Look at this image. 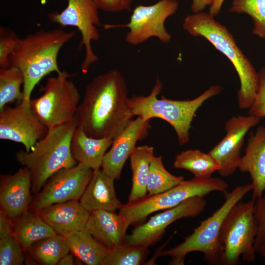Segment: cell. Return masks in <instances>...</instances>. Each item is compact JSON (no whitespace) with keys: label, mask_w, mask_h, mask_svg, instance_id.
<instances>
[{"label":"cell","mask_w":265,"mask_h":265,"mask_svg":"<svg viewBox=\"0 0 265 265\" xmlns=\"http://www.w3.org/2000/svg\"><path fill=\"white\" fill-rule=\"evenodd\" d=\"M24 78L21 70L17 67L10 66L0 69V110L9 103L18 102L20 104L23 99L21 87L24 84Z\"/></svg>","instance_id":"obj_28"},{"label":"cell","mask_w":265,"mask_h":265,"mask_svg":"<svg viewBox=\"0 0 265 265\" xmlns=\"http://www.w3.org/2000/svg\"><path fill=\"white\" fill-rule=\"evenodd\" d=\"M36 212L56 234L64 237L85 230L90 214L79 200L53 204Z\"/></svg>","instance_id":"obj_18"},{"label":"cell","mask_w":265,"mask_h":265,"mask_svg":"<svg viewBox=\"0 0 265 265\" xmlns=\"http://www.w3.org/2000/svg\"><path fill=\"white\" fill-rule=\"evenodd\" d=\"M214 0H192L191 10L194 13H199L208 5H211Z\"/></svg>","instance_id":"obj_38"},{"label":"cell","mask_w":265,"mask_h":265,"mask_svg":"<svg viewBox=\"0 0 265 265\" xmlns=\"http://www.w3.org/2000/svg\"><path fill=\"white\" fill-rule=\"evenodd\" d=\"M48 129L36 117L30 106L19 104L0 110V138L23 144L29 152L47 134Z\"/></svg>","instance_id":"obj_14"},{"label":"cell","mask_w":265,"mask_h":265,"mask_svg":"<svg viewBox=\"0 0 265 265\" xmlns=\"http://www.w3.org/2000/svg\"><path fill=\"white\" fill-rule=\"evenodd\" d=\"M206 206L204 197L190 198L177 206L151 216L146 222L136 227L126 236L125 242L130 245L148 247L153 245L162 237L169 225L182 218L197 216Z\"/></svg>","instance_id":"obj_13"},{"label":"cell","mask_w":265,"mask_h":265,"mask_svg":"<svg viewBox=\"0 0 265 265\" xmlns=\"http://www.w3.org/2000/svg\"><path fill=\"white\" fill-rule=\"evenodd\" d=\"M258 253L261 254V255L265 258V243H264L260 248Z\"/></svg>","instance_id":"obj_41"},{"label":"cell","mask_w":265,"mask_h":265,"mask_svg":"<svg viewBox=\"0 0 265 265\" xmlns=\"http://www.w3.org/2000/svg\"><path fill=\"white\" fill-rule=\"evenodd\" d=\"M149 125V121L137 117L113 138L101 165L105 173L114 180L119 179L124 165L136 147V142L147 136Z\"/></svg>","instance_id":"obj_16"},{"label":"cell","mask_w":265,"mask_h":265,"mask_svg":"<svg viewBox=\"0 0 265 265\" xmlns=\"http://www.w3.org/2000/svg\"><path fill=\"white\" fill-rule=\"evenodd\" d=\"M255 201L254 198L246 202L239 201L226 215L220 233L223 249L220 265H236L240 258L247 262L256 260Z\"/></svg>","instance_id":"obj_8"},{"label":"cell","mask_w":265,"mask_h":265,"mask_svg":"<svg viewBox=\"0 0 265 265\" xmlns=\"http://www.w3.org/2000/svg\"><path fill=\"white\" fill-rule=\"evenodd\" d=\"M129 226L126 217L120 213L99 210L90 213L85 230L110 248L125 241Z\"/></svg>","instance_id":"obj_19"},{"label":"cell","mask_w":265,"mask_h":265,"mask_svg":"<svg viewBox=\"0 0 265 265\" xmlns=\"http://www.w3.org/2000/svg\"><path fill=\"white\" fill-rule=\"evenodd\" d=\"M183 27L193 36L205 38L230 60L240 81V86L238 91V106L243 109L249 108L258 90L259 74L228 29L216 21L210 14L202 12L187 15Z\"/></svg>","instance_id":"obj_3"},{"label":"cell","mask_w":265,"mask_h":265,"mask_svg":"<svg viewBox=\"0 0 265 265\" xmlns=\"http://www.w3.org/2000/svg\"><path fill=\"white\" fill-rule=\"evenodd\" d=\"M251 183L236 187L225 194L222 206L210 217L202 221L192 233L177 246L161 252L160 256H169V265H183L189 253L199 252L204 260L209 265H219L223 249L220 240V233L223 221L230 210L252 190Z\"/></svg>","instance_id":"obj_6"},{"label":"cell","mask_w":265,"mask_h":265,"mask_svg":"<svg viewBox=\"0 0 265 265\" xmlns=\"http://www.w3.org/2000/svg\"><path fill=\"white\" fill-rule=\"evenodd\" d=\"M154 156V148L146 145L136 147L131 154L132 185L128 203L137 201L147 195L148 177Z\"/></svg>","instance_id":"obj_25"},{"label":"cell","mask_w":265,"mask_h":265,"mask_svg":"<svg viewBox=\"0 0 265 265\" xmlns=\"http://www.w3.org/2000/svg\"><path fill=\"white\" fill-rule=\"evenodd\" d=\"M26 252L13 235L0 238V265H21Z\"/></svg>","instance_id":"obj_32"},{"label":"cell","mask_w":265,"mask_h":265,"mask_svg":"<svg viewBox=\"0 0 265 265\" xmlns=\"http://www.w3.org/2000/svg\"><path fill=\"white\" fill-rule=\"evenodd\" d=\"M31 191V176L26 167L13 174L0 175V210L13 220L20 217L29 211Z\"/></svg>","instance_id":"obj_17"},{"label":"cell","mask_w":265,"mask_h":265,"mask_svg":"<svg viewBox=\"0 0 265 265\" xmlns=\"http://www.w3.org/2000/svg\"><path fill=\"white\" fill-rule=\"evenodd\" d=\"M228 187V184L219 178L194 177L189 180H184L163 192L147 194L137 201L123 204L119 213L126 217L130 225H132L142 221L154 212L173 208L194 196L204 197L213 191H219L225 195Z\"/></svg>","instance_id":"obj_7"},{"label":"cell","mask_w":265,"mask_h":265,"mask_svg":"<svg viewBox=\"0 0 265 265\" xmlns=\"http://www.w3.org/2000/svg\"><path fill=\"white\" fill-rule=\"evenodd\" d=\"M70 252L88 265H102L108 248L85 230L71 233L65 237Z\"/></svg>","instance_id":"obj_24"},{"label":"cell","mask_w":265,"mask_h":265,"mask_svg":"<svg viewBox=\"0 0 265 265\" xmlns=\"http://www.w3.org/2000/svg\"><path fill=\"white\" fill-rule=\"evenodd\" d=\"M99 8L93 0H68L66 7L61 12L53 11L48 14L49 22L62 27L72 26L77 28L81 35L78 51L85 49L81 70L84 73L92 64L98 60V56L91 47L93 41H98L100 34L97 28L100 24Z\"/></svg>","instance_id":"obj_11"},{"label":"cell","mask_w":265,"mask_h":265,"mask_svg":"<svg viewBox=\"0 0 265 265\" xmlns=\"http://www.w3.org/2000/svg\"><path fill=\"white\" fill-rule=\"evenodd\" d=\"M162 88L163 84L157 77L149 95H133L130 98L132 111L134 116L144 121L159 118L166 121L174 129L179 144L185 145L189 141V131L196 111L206 100L219 94L222 88L212 85L197 98L183 101L168 99L163 96L159 99L157 96Z\"/></svg>","instance_id":"obj_5"},{"label":"cell","mask_w":265,"mask_h":265,"mask_svg":"<svg viewBox=\"0 0 265 265\" xmlns=\"http://www.w3.org/2000/svg\"><path fill=\"white\" fill-rule=\"evenodd\" d=\"M99 9L109 12L129 10L133 0H93Z\"/></svg>","instance_id":"obj_36"},{"label":"cell","mask_w":265,"mask_h":265,"mask_svg":"<svg viewBox=\"0 0 265 265\" xmlns=\"http://www.w3.org/2000/svg\"><path fill=\"white\" fill-rule=\"evenodd\" d=\"M229 10L249 15L254 22L253 33L265 39V0H234Z\"/></svg>","instance_id":"obj_31"},{"label":"cell","mask_w":265,"mask_h":265,"mask_svg":"<svg viewBox=\"0 0 265 265\" xmlns=\"http://www.w3.org/2000/svg\"><path fill=\"white\" fill-rule=\"evenodd\" d=\"M254 216L257 225L254 246L258 253L265 243V194L256 199Z\"/></svg>","instance_id":"obj_34"},{"label":"cell","mask_w":265,"mask_h":265,"mask_svg":"<svg viewBox=\"0 0 265 265\" xmlns=\"http://www.w3.org/2000/svg\"><path fill=\"white\" fill-rule=\"evenodd\" d=\"M261 119L252 115L238 116H233L226 121V135L209 152L219 165L218 172L221 176H229L238 168L245 134Z\"/></svg>","instance_id":"obj_15"},{"label":"cell","mask_w":265,"mask_h":265,"mask_svg":"<svg viewBox=\"0 0 265 265\" xmlns=\"http://www.w3.org/2000/svg\"><path fill=\"white\" fill-rule=\"evenodd\" d=\"M26 253L40 265H55L70 250L65 238L56 234L35 242Z\"/></svg>","instance_id":"obj_27"},{"label":"cell","mask_w":265,"mask_h":265,"mask_svg":"<svg viewBox=\"0 0 265 265\" xmlns=\"http://www.w3.org/2000/svg\"></svg>","instance_id":"obj_42"},{"label":"cell","mask_w":265,"mask_h":265,"mask_svg":"<svg viewBox=\"0 0 265 265\" xmlns=\"http://www.w3.org/2000/svg\"><path fill=\"white\" fill-rule=\"evenodd\" d=\"M149 253L148 247L133 245L123 242L108 249L102 265H140Z\"/></svg>","instance_id":"obj_30"},{"label":"cell","mask_w":265,"mask_h":265,"mask_svg":"<svg viewBox=\"0 0 265 265\" xmlns=\"http://www.w3.org/2000/svg\"><path fill=\"white\" fill-rule=\"evenodd\" d=\"M20 38L13 30L2 26H0V68H7L10 66V56Z\"/></svg>","instance_id":"obj_33"},{"label":"cell","mask_w":265,"mask_h":265,"mask_svg":"<svg viewBox=\"0 0 265 265\" xmlns=\"http://www.w3.org/2000/svg\"><path fill=\"white\" fill-rule=\"evenodd\" d=\"M184 180L183 176L174 175L165 169L161 156H153L148 177L147 189L148 195H156L163 192Z\"/></svg>","instance_id":"obj_29"},{"label":"cell","mask_w":265,"mask_h":265,"mask_svg":"<svg viewBox=\"0 0 265 265\" xmlns=\"http://www.w3.org/2000/svg\"><path fill=\"white\" fill-rule=\"evenodd\" d=\"M74 264V255L71 252L64 256L57 263L58 265H72Z\"/></svg>","instance_id":"obj_40"},{"label":"cell","mask_w":265,"mask_h":265,"mask_svg":"<svg viewBox=\"0 0 265 265\" xmlns=\"http://www.w3.org/2000/svg\"><path fill=\"white\" fill-rule=\"evenodd\" d=\"M175 169H182L191 172L194 177L207 179L218 170L219 165L209 153L189 149L177 154L173 164Z\"/></svg>","instance_id":"obj_26"},{"label":"cell","mask_w":265,"mask_h":265,"mask_svg":"<svg viewBox=\"0 0 265 265\" xmlns=\"http://www.w3.org/2000/svg\"><path fill=\"white\" fill-rule=\"evenodd\" d=\"M259 74V85L256 96L249 107V115L262 119L265 117V67L262 68Z\"/></svg>","instance_id":"obj_35"},{"label":"cell","mask_w":265,"mask_h":265,"mask_svg":"<svg viewBox=\"0 0 265 265\" xmlns=\"http://www.w3.org/2000/svg\"><path fill=\"white\" fill-rule=\"evenodd\" d=\"M133 117L125 80L118 70L112 69L87 84L75 118L88 136L113 139Z\"/></svg>","instance_id":"obj_1"},{"label":"cell","mask_w":265,"mask_h":265,"mask_svg":"<svg viewBox=\"0 0 265 265\" xmlns=\"http://www.w3.org/2000/svg\"><path fill=\"white\" fill-rule=\"evenodd\" d=\"M13 221L0 210V238L13 235Z\"/></svg>","instance_id":"obj_37"},{"label":"cell","mask_w":265,"mask_h":265,"mask_svg":"<svg viewBox=\"0 0 265 265\" xmlns=\"http://www.w3.org/2000/svg\"><path fill=\"white\" fill-rule=\"evenodd\" d=\"M75 34V31L60 28L41 29L20 38L9 60L10 66L19 68L24 76L22 105L30 106L31 93L44 77L53 72L63 73L57 63L58 53Z\"/></svg>","instance_id":"obj_2"},{"label":"cell","mask_w":265,"mask_h":265,"mask_svg":"<svg viewBox=\"0 0 265 265\" xmlns=\"http://www.w3.org/2000/svg\"><path fill=\"white\" fill-rule=\"evenodd\" d=\"M13 221V235L26 253L35 242L56 234L36 212L28 211Z\"/></svg>","instance_id":"obj_23"},{"label":"cell","mask_w":265,"mask_h":265,"mask_svg":"<svg viewBox=\"0 0 265 265\" xmlns=\"http://www.w3.org/2000/svg\"><path fill=\"white\" fill-rule=\"evenodd\" d=\"M238 169L250 175L252 198L262 196L265 191V126L259 127L250 136Z\"/></svg>","instance_id":"obj_21"},{"label":"cell","mask_w":265,"mask_h":265,"mask_svg":"<svg viewBox=\"0 0 265 265\" xmlns=\"http://www.w3.org/2000/svg\"><path fill=\"white\" fill-rule=\"evenodd\" d=\"M113 139L94 138L88 136L77 127L71 142L72 155L78 163L93 170L101 168L103 158L110 147Z\"/></svg>","instance_id":"obj_22"},{"label":"cell","mask_w":265,"mask_h":265,"mask_svg":"<svg viewBox=\"0 0 265 265\" xmlns=\"http://www.w3.org/2000/svg\"><path fill=\"white\" fill-rule=\"evenodd\" d=\"M77 124L71 121L48 129L29 152L16 153L17 161L29 171L31 192L36 195L47 180L58 170L74 166L78 162L71 151V142Z\"/></svg>","instance_id":"obj_4"},{"label":"cell","mask_w":265,"mask_h":265,"mask_svg":"<svg viewBox=\"0 0 265 265\" xmlns=\"http://www.w3.org/2000/svg\"><path fill=\"white\" fill-rule=\"evenodd\" d=\"M114 179L100 168L92 176L79 201L88 212L99 210L115 212L122 205L114 188Z\"/></svg>","instance_id":"obj_20"},{"label":"cell","mask_w":265,"mask_h":265,"mask_svg":"<svg viewBox=\"0 0 265 265\" xmlns=\"http://www.w3.org/2000/svg\"><path fill=\"white\" fill-rule=\"evenodd\" d=\"M65 71L48 78L40 97L31 99L30 106L48 129L67 123L75 116L80 100L79 90Z\"/></svg>","instance_id":"obj_9"},{"label":"cell","mask_w":265,"mask_h":265,"mask_svg":"<svg viewBox=\"0 0 265 265\" xmlns=\"http://www.w3.org/2000/svg\"><path fill=\"white\" fill-rule=\"evenodd\" d=\"M178 2L172 0H160L151 5H139L133 9L128 23L123 25L106 24V29L127 27L125 41L131 45L136 46L151 37L157 38L163 43L169 42L171 35L165 27L166 20L173 15L178 8Z\"/></svg>","instance_id":"obj_10"},{"label":"cell","mask_w":265,"mask_h":265,"mask_svg":"<svg viewBox=\"0 0 265 265\" xmlns=\"http://www.w3.org/2000/svg\"><path fill=\"white\" fill-rule=\"evenodd\" d=\"M93 173V170L79 163L58 170L47 180L35 195L29 211L37 212L53 204L79 200Z\"/></svg>","instance_id":"obj_12"},{"label":"cell","mask_w":265,"mask_h":265,"mask_svg":"<svg viewBox=\"0 0 265 265\" xmlns=\"http://www.w3.org/2000/svg\"><path fill=\"white\" fill-rule=\"evenodd\" d=\"M225 0H214L210 8L209 14L212 16L217 15L220 12Z\"/></svg>","instance_id":"obj_39"}]
</instances>
